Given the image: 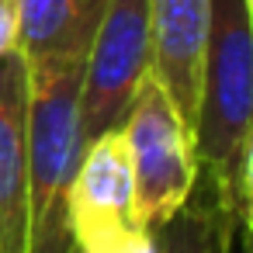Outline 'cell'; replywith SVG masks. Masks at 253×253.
<instances>
[{
	"label": "cell",
	"instance_id": "obj_1",
	"mask_svg": "<svg viewBox=\"0 0 253 253\" xmlns=\"http://www.w3.org/2000/svg\"><path fill=\"white\" fill-rule=\"evenodd\" d=\"M90 49L28 63V253H77L66 198L84 153L80 97Z\"/></svg>",
	"mask_w": 253,
	"mask_h": 253
},
{
	"label": "cell",
	"instance_id": "obj_2",
	"mask_svg": "<svg viewBox=\"0 0 253 253\" xmlns=\"http://www.w3.org/2000/svg\"><path fill=\"white\" fill-rule=\"evenodd\" d=\"M253 128V28L243 0H211L194 149L205 177L236 201L239 160Z\"/></svg>",
	"mask_w": 253,
	"mask_h": 253
},
{
	"label": "cell",
	"instance_id": "obj_3",
	"mask_svg": "<svg viewBox=\"0 0 253 253\" xmlns=\"http://www.w3.org/2000/svg\"><path fill=\"white\" fill-rule=\"evenodd\" d=\"M118 128L128 146L139 211L146 225L156 229L187 201L198 184L201 167L194 128L153 77L142 80Z\"/></svg>",
	"mask_w": 253,
	"mask_h": 253
},
{
	"label": "cell",
	"instance_id": "obj_4",
	"mask_svg": "<svg viewBox=\"0 0 253 253\" xmlns=\"http://www.w3.org/2000/svg\"><path fill=\"white\" fill-rule=\"evenodd\" d=\"M66 222L77 253H153V229L135 201L122 128H108L84 146L66 198Z\"/></svg>",
	"mask_w": 253,
	"mask_h": 253
},
{
	"label": "cell",
	"instance_id": "obj_5",
	"mask_svg": "<svg viewBox=\"0 0 253 253\" xmlns=\"http://www.w3.org/2000/svg\"><path fill=\"white\" fill-rule=\"evenodd\" d=\"M149 0H104L84 70V146L122 125L135 90L149 77Z\"/></svg>",
	"mask_w": 253,
	"mask_h": 253
},
{
	"label": "cell",
	"instance_id": "obj_6",
	"mask_svg": "<svg viewBox=\"0 0 253 253\" xmlns=\"http://www.w3.org/2000/svg\"><path fill=\"white\" fill-rule=\"evenodd\" d=\"M211 0H149V77L194 128Z\"/></svg>",
	"mask_w": 253,
	"mask_h": 253
},
{
	"label": "cell",
	"instance_id": "obj_7",
	"mask_svg": "<svg viewBox=\"0 0 253 253\" xmlns=\"http://www.w3.org/2000/svg\"><path fill=\"white\" fill-rule=\"evenodd\" d=\"M0 253H28V63L0 56Z\"/></svg>",
	"mask_w": 253,
	"mask_h": 253
},
{
	"label": "cell",
	"instance_id": "obj_8",
	"mask_svg": "<svg viewBox=\"0 0 253 253\" xmlns=\"http://www.w3.org/2000/svg\"><path fill=\"white\" fill-rule=\"evenodd\" d=\"M236 232V201H229L211 177L198 173L187 201L153 229V253H232Z\"/></svg>",
	"mask_w": 253,
	"mask_h": 253
},
{
	"label": "cell",
	"instance_id": "obj_9",
	"mask_svg": "<svg viewBox=\"0 0 253 253\" xmlns=\"http://www.w3.org/2000/svg\"><path fill=\"white\" fill-rule=\"evenodd\" d=\"M104 0H18V52L35 63L66 49H90Z\"/></svg>",
	"mask_w": 253,
	"mask_h": 253
},
{
	"label": "cell",
	"instance_id": "obj_10",
	"mask_svg": "<svg viewBox=\"0 0 253 253\" xmlns=\"http://www.w3.org/2000/svg\"><path fill=\"white\" fill-rule=\"evenodd\" d=\"M236 215H239V232L253 236V128L243 146L239 160V184H236Z\"/></svg>",
	"mask_w": 253,
	"mask_h": 253
},
{
	"label": "cell",
	"instance_id": "obj_11",
	"mask_svg": "<svg viewBox=\"0 0 253 253\" xmlns=\"http://www.w3.org/2000/svg\"><path fill=\"white\" fill-rule=\"evenodd\" d=\"M18 49V0H0V56Z\"/></svg>",
	"mask_w": 253,
	"mask_h": 253
},
{
	"label": "cell",
	"instance_id": "obj_12",
	"mask_svg": "<svg viewBox=\"0 0 253 253\" xmlns=\"http://www.w3.org/2000/svg\"><path fill=\"white\" fill-rule=\"evenodd\" d=\"M236 250H239V253H253V236L236 232Z\"/></svg>",
	"mask_w": 253,
	"mask_h": 253
},
{
	"label": "cell",
	"instance_id": "obj_13",
	"mask_svg": "<svg viewBox=\"0 0 253 253\" xmlns=\"http://www.w3.org/2000/svg\"><path fill=\"white\" fill-rule=\"evenodd\" d=\"M246 4V14H250V28H253V0H243Z\"/></svg>",
	"mask_w": 253,
	"mask_h": 253
}]
</instances>
